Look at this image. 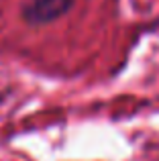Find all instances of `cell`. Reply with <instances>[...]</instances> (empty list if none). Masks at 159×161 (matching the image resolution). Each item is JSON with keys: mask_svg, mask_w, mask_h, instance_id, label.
<instances>
[{"mask_svg": "<svg viewBox=\"0 0 159 161\" xmlns=\"http://www.w3.org/2000/svg\"><path fill=\"white\" fill-rule=\"evenodd\" d=\"M76 0H29L23 6V19L33 27L49 25L68 14Z\"/></svg>", "mask_w": 159, "mask_h": 161, "instance_id": "cell-1", "label": "cell"}]
</instances>
